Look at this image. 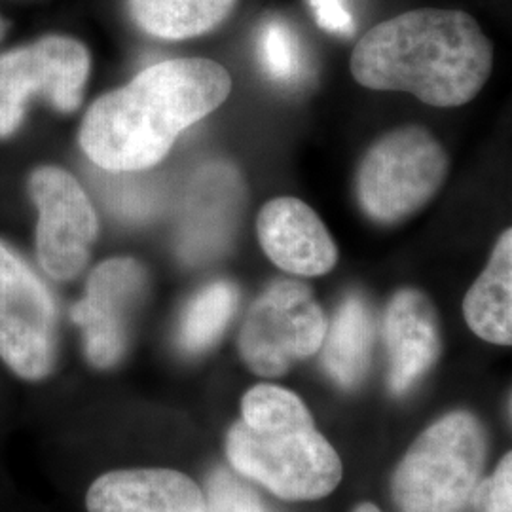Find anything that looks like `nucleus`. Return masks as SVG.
I'll list each match as a JSON object with an SVG mask.
<instances>
[{
  "label": "nucleus",
  "instance_id": "f03ea898",
  "mask_svg": "<svg viewBox=\"0 0 512 512\" xmlns=\"http://www.w3.org/2000/svg\"><path fill=\"white\" fill-rule=\"evenodd\" d=\"M492 65V42L476 19L444 8L410 10L378 23L351 55V74L361 86L412 93L440 109L473 101Z\"/></svg>",
  "mask_w": 512,
  "mask_h": 512
},
{
  "label": "nucleus",
  "instance_id": "20e7f679",
  "mask_svg": "<svg viewBox=\"0 0 512 512\" xmlns=\"http://www.w3.org/2000/svg\"><path fill=\"white\" fill-rule=\"evenodd\" d=\"M488 452L486 431L469 412L433 423L404 456L393 495L401 512H463L471 503Z\"/></svg>",
  "mask_w": 512,
  "mask_h": 512
},
{
  "label": "nucleus",
  "instance_id": "1a4fd4ad",
  "mask_svg": "<svg viewBox=\"0 0 512 512\" xmlns=\"http://www.w3.org/2000/svg\"><path fill=\"white\" fill-rule=\"evenodd\" d=\"M29 186L38 207V262L50 277L69 281L88 264L97 238L92 202L73 175L59 167H40Z\"/></svg>",
  "mask_w": 512,
  "mask_h": 512
},
{
  "label": "nucleus",
  "instance_id": "f8f14e48",
  "mask_svg": "<svg viewBox=\"0 0 512 512\" xmlns=\"http://www.w3.org/2000/svg\"><path fill=\"white\" fill-rule=\"evenodd\" d=\"M241 202L243 188L230 165L203 169L192 184L179 234V251L186 262L215 258L228 247Z\"/></svg>",
  "mask_w": 512,
  "mask_h": 512
},
{
  "label": "nucleus",
  "instance_id": "6e6552de",
  "mask_svg": "<svg viewBox=\"0 0 512 512\" xmlns=\"http://www.w3.org/2000/svg\"><path fill=\"white\" fill-rule=\"evenodd\" d=\"M57 311L52 293L0 243V357L25 380L46 378L55 363Z\"/></svg>",
  "mask_w": 512,
  "mask_h": 512
},
{
  "label": "nucleus",
  "instance_id": "a211bd4d",
  "mask_svg": "<svg viewBox=\"0 0 512 512\" xmlns=\"http://www.w3.org/2000/svg\"><path fill=\"white\" fill-rule=\"evenodd\" d=\"M238 287L230 281H215L196 294L183 313L179 346L186 353H202L219 342L238 310Z\"/></svg>",
  "mask_w": 512,
  "mask_h": 512
},
{
  "label": "nucleus",
  "instance_id": "aec40b11",
  "mask_svg": "<svg viewBox=\"0 0 512 512\" xmlns=\"http://www.w3.org/2000/svg\"><path fill=\"white\" fill-rule=\"evenodd\" d=\"M107 202L112 211L128 220H147L160 207V190L141 179H114L105 183Z\"/></svg>",
  "mask_w": 512,
  "mask_h": 512
},
{
  "label": "nucleus",
  "instance_id": "f257e3e1",
  "mask_svg": "<svg viewBox=\"0 0 512 512\" xmlns=\"http://www.w3.org/2000/svg\"><path fill=\"white\" fill-rule=\"evenodd\" d=\"M230 90V74L211 59L156 63L93 103L80 147L110 173L143 171L160 164L179 135L219 109Z\"/></svg>",
  "mask_w": 512,
  "mask_h": 512
},
{
  "label": "nucleus",
  "instance_id": "393cba45",
  "mask_svg": "<svg viewBox=\"0 0 512 512\" xmlns=\"http://www.w3.org/2000/svg\"><path fill=\"white\" fill-rule=\"evenodd\" d=\"M6 21L4 19L0 18V38L4 37V33H6Z\"/></svg>",
  "mask_w": 512,
  "mask_h": 512
},
{
  "label": "nucleus",
  "instance_id": "4be33fe9",
  "mask_svg": "<svg viewBox=\"0 0 512 512\" xmlns=\"http://www.w3.org/2000/svg\"><path fill=\"white\" fill-rule=\"evenodd\" d=\"M476 512H512V456L501 459L494 476L478 484L475 495Z\"/></svg>",
  "mask_w": 512,
  "mask_h": 512
},
{
  "label": "nucleus",
  "instance_id": "7ed1b4c3",
  "mask_svg": "<svg viewBox=\"0 0 512 512\" xmlns=\"http://www.w3.org/2000/svg\"><path fill=\"white\" fill-rule=\"evenodd\" d=\"M228 459L239 475L289 501L325 497L342 480L340 458L306 404L277 385L245 393L241 421L228 435Z\"/></svg>",
  "mask_w": 512,
  "mask_h": 512
},
{
  "label": "nucleus",
  "instance_id": "39448f33",
  "mask_svg": "<svg viewBox=\"0 0 512 512\" xmlns=\"http://www.w3.org/2000/svg\"><path fill=\"white\" fill-rule=\"evenodd\" d=\"M448 156L425 129L401 128L370 148L357 171V198L380 224H397L420 211L440 190Z\"/></svg>",
  "mask_w": 512,
  "mask_h": 512
},
{
  "label": "nucleus",
  "instance_id": "0eeeda50",
  "mask_svg": "<svg viewBox=\"0 0 512 512\" xmlns=\"http://www.w3.org/2000/svg\"><path fill=\"white\" fill-rule=\"evenodd\" d=\"M92 59L86 46L71 37H44L0 55V137L19 128L33 95L54 109L80 107Z\"/></svg>",
  "mask_w": 512,
  "mask_h": 512
},
{
  "label": "nucleus",
  "instance_id": "5701e85b",
  "mask_svg": "<svg viewBox=\"0 0 512 512\" xmlns=\"http://www.w3.org/2000/svg\"><path fill=\"white\" fill-rule=\"evenodd\" d=\"M319 27L332 35L351 37L355 33V19L346 6V0H308Z\"/></svg>",
  "mask_w": 512,
  "mask_h": 512
},
{
  "label": "nucleus",
  "instance_id": "b1692460",
  "mask_svg": "<svg viewBox=\"0 0 512 512\" xmlns=\"http://www.w3.org/2000/svg\"><path fill=\"white\" fill-rule=\"evenodd\" d=\"M355 512H380L378 507H374V505H370V503H363V505H359Z\"/></svg>",
  "mask_w": 512,
  "mask_h": 512
},
{
  "label": "nucleus",
  "instance_id": "2eb2a0df",
  "mask_svg": "<svg viewBox=\"0 0 512 512\" xmlns=\"http://www.w3.org/2000/svg\"><path fill=\"white\" fill-rule=\"evenodd\" d=\"M465 321L486 342L511 346L512 342V232L505 230L495 243L486 270L463 302Z\"/></svg>",
  "mask_w": 512,
  "mask_h": 512
},
{
  "label": "nucleus",
  "instance_id": "f3484780",
  "mask_svg": "<svg viewBox=\"0 0 512 512\" xmlns=\"http://www.w3.org/2000/svg\"><path fill=\"white\" fill-rule=\"evenodd\" d=\"M239 0H128L133 23L150 37L186 40L215 31Z\"/></svg>",
  "mask_w": 512,
  "mask_h": 512
},
{
  "label": "nucleus",
  "instance_id": "dca6fc26",
  "mask_svg": "<svg viewBox=\"0 0 512 512\" xmlns=\"http://www.w3.org/2000/svg\"><path fill=\"white\" fill-rule=\"evenodd\" d=\"M374 344V315L365 298L351 294L332 319L323 340V365L342 387H355L370 365Z\"/></svg>",
  "mask_w": 512,
  "mask_h": 512
},
{
  "label": "nucleus",
  "instance_id": "9b49d317",
  "mask_svg": "<svg viewBox=\"0 0 512 512\" xmlns=\"http://www.w3.org/2000/svg\"><path fill=\"white\" fill-rule=\"evenodd\" d=\"M258 241L275 266L304 277L329 274L338 249L323 220L296 198L266 203L256 220Z\"/></svg>",
  "mask_w": 512,
  "mask_h": 512
},
{
  "label": "nucleus",
  "instance_id": "6ab92c4d",
  "mask_svg": "<svg viewBox=\"0 0 512 512\" xmlns=\"http://www.w3.org/2000/svg\"><path fill=\"white\" fill-rule=\"evenodd\" d=\"M258 55L264 73L279 84H296L308 71L300 38L283 19H270L262 25Z\"/></svg>",
  "mask_w": 512,
  "mask_h": 512
},
{
  "label": "nucleus",
  "instance_id": "412c9836",
  "mask_svg": "<svg viewBox=\"0 0 512 512\" xmlns=\"http://www.w3.org/2000/svg\"><path fill=\"white\" fill-rule=\"evenodd\" d=\"M205 499L209 512H268L249 486L224 469L209 476Z\"/></svg>",
  "mask_w": 512,
  "mask_h": 512
},
{
  "label": "nucleus",
  "instance_id": "4468645a",
  "mask_svg": "<svg viewBox=\"0 0 512 512\" xmlns=\"http://www.w3.org/2000/svg\"><path fill=\"white\" fill-rule=\"evenodd\" d=\"M384 338L389 385L403 395L439 359V319L431 302L412 289L395 294L385 311Z\"/></svg>",
  "mask_w": 512,
  "mask_h": 512
},
{
  "label": "nucleus",
  "instance_id": "423d86ee",
  "mask_svg": "<svg viewBox=\"0 0 512 512\" xmlns=\"http://www.w3.org/2000/svg\"><path fill=\"white\" fill-rule=\"evenodd\" d=\"M327 315L310 287L279 279L260 294L239 332V351L260 376H281L294 361L317 353L327 334Z\"/></svg>",
  "mask_w": 512,
  "mask_h": 512
},
{
  "label": "nucleus",
  "instance_id": "ddd939ff",
  "mask_svg": "<svg viewBox=\"0 0 512 512\" xmlns=\"http://www.w3.org/2000/svg\"><path fill=\"white\" fill-rule=\"evenodd\" d=\"M90 512H209L200 486L171 469L112 471L88 492Z\"/></svg>",
  "mask_w": 512,
  "mask_h": 512
},
{
  "label": "nucleus",
  "instance_id": "9d476101",
  "mask_svg": "<svg viewBox=\"0 0 512 512\" xmlns=\"http://www.w3.org/2000/svg\"><path fill=\"white\" fill-rule=\"evenodd\" d=\"M145 268L133 258H110L93 270L86 294L71 310L84 330L86 355L97 368L116 365L128 346L131 313L147 293Z\"/></svg>",
  "mask_w": 512,
  "mask_h": 512
}]
</instances>
